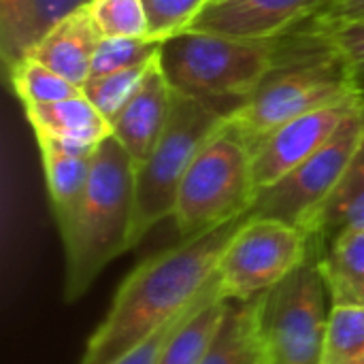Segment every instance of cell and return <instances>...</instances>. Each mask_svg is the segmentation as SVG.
I'll return each instance as SVG.
<instances>
[{"label":"cell","mask_w":364,"mask_h":364,"mask_svg":"<svg viewBox=\"0 0 364 364\" xmlns=\"http://www.w3.org/2000/svg\"><path fill=\"white\" fill-rule=\"evenodd\" d=\"M356 98L348 68L331 38L303 23L279 36L275 62L228 124L254 147L282 124Z\"/></svg>","instance_id":"7a4b0ae2"},{"label":"cell","mask_w":364,"mask_h":364,"mask_svg":"<svg viewBox=\"0 0 364 364\" xmlns=\"http://www.w3.org/2000/svg\"><path fill=\"white\" fill-rule=\"evenodd\" d=\"M360 107L363 102L358 98L335 102L303 113L260 139L252 147V173L256 192L271 188L299 164H303L309 156H314Z\"/></svg>","instance_id":"30bf717a"},{"label":"cell","mask_w":364,"mask_h":364,"mask_svg":"<svg viewBox=\"0 0 364 364\" xmlns=\"http://www.w3.org/2000/svg\"><path fill=\"white\" fill-rule=\"evenodd\" d=\"M354 21H364V0H326L322 9L305 23L316 30H328Z\"/></svg>","instance_id":"f1b7e54d"},{"label":"cell","mask_w":364,"mask_h":364,"mask_svg":"<svg viewBox=\"0 0 364 364\" xmlns=\"http://www.w3.org/2000/svg\"><path fill=\"white\" fill-rule=\"evenodd\" d=\"M147 13V36L166 41L183 30L198 17L211 0H143Z\"/></svg>","instance_id":"484cf974"},{"label":"cell","mask_w":364,"mask_h":364,"mask_svg":"<svg viewBox=\"0 0 364 364\" xmlns=\"http://www.w3.org/2000/svg\"><path fill=\"white\" fill-rule=\"evenodd\" d=\"M309 235L282 220L247 215L218 264L220 294L247 301L273 290L311 256Z\"/></svg>","instance_id":"ba28073f"},{"label":"cell","mask_w":364,"mask_h":364,"mask_svg":"<svg viewBox=\"0 0 364 364\" xmlns=\"http://www.w3.org/2000/svg\"><path fill=\"white\" fill-rule=\"evenodd\" d=\"M322 364H364V305H333Z\"/></svg>","instance_id":"7402d4cb"},{"label":"cell","mask_w":364,"mask_h":364,"mask_svg":"<svg viewBox=\"0 0 364 364\" xmlns=\"http://www.w3.org/2000/svg\"><path fill=\"white\" fill-rule=\"evenodd\" d=\"M224 124L226 117L215 109L173 92L166 126L149 158L136 166L132 247L162 220L173 218L179 186L188 168Z\"/></svg>","instance_id":"8992f818"},{"label":"cell","mask_w":364,"mask_h":364,"mask_svg":"<svg viewBox=\"0 0 364 364\" xmlns=\"http://www.w3.org/2000/svg\"><path fill=\"white\" fill-rule=\"evenodd\" d=\"M136 164L111 134L92 156L83 198L60 232L66 254L64 301L77 303L117 256L132 247Z\"/></svg>","instance_id":"3957f363"},{"label":"cell","mask_w":364,"mask_h":364,"mask_svg":"<svg viewBox=\"0 0 364 364\" xmlns=\"http://www.w3.org/2000/svg\"><path fill=\"white\" fill-rule=\"evenodd\" d=\"M364 139V105L356 109L335 136L284 179L256 192L250 215L273 218L303 228L331 196Z\"/></svg>","instance_id":"9c48e42d"},{"label":"cell","mask_w":364,"mask_h":364,"mask_svg":"<svg viewBox=\"0 0 364 364\" xmlns=\"http://www.w3.org/2000/svg\"><path fill=\"white\" fill-rule=\"evenodd\" d=\"M162 41L154 38H100L94 60L92 77H102L136 66H147L160 55Z\"/></svg>","instance_id":"cb8c5ba5"},{"label":"cell","mask_w":364,"mask_h":364,"mask_svg":"<svg viewBox=\"0 0 364 364\" xmlns=\"http://www.w3.org/2000/svg\"><path fill=\"white\" fill-rule=\"evenodd\" d=\"M85 11L100 38H149L143 0H92Z\"/></svg>","instance_id":"603a6c76"},{"label":"cell","mask_w":364,"mask_h":364,"mask_svg":"<svg viewBox=\"0 0 364 364\" xmlns=\"http://www.w3.org/2000/svg\"><path fill=\"white\" fill-rule=\"evenodd\" d=\"M254 198L252 147L226 119L198 151L179 186L173 211L179 241L247 215Z\"/></svg>","instance_id":"5b68a950"},{"label":"cell","mask_w":364,"mask_h":364,"mask_svg":"<svg viewBox=\"0 0 364 364\" xmlns=\"http://www.w3.org/2000/svg\"><path fill=\"white\" fill-rule=\"evenodd\" d=\"M303 230L309 235L316 254L341 232L364 230V139L343 177L320 209L305 222Z\"/></svg>","instance_id":"9a60e30c"},{"label":"cell","mask_w":364,"mask_h":364,"mask_svg":"<svg viewBox=\"0 0 364 364\" xmlns=\"http://www.w3.org/2000/svg\"><path fill=\"white\" fill-rule=\"evenodd\" d=\"M6 70H9L13 92L21 100L23 107L60 102V100L83 94L81 87H77L62 75L53 73L51 68L43 66L41 62H36L28 55L17 60Z\"/></svg>","instance_id":"ffe728a7"},{"label":"cell","mask_w":364,"mask_h":364,"mask_svg":"<svg viewBox=\"0 0 364 364\" xmlns=\"http://www.w3.org/2000/svg\"><path fill=\"white\" fill-rule=\"evenodd\" d=\"M226 305L228 299L220 294V282H215L211 292L173 331L158 364L203 363L224 320Z\"/></svg>","instance_id":"ac0fdd59"},{"label":"cell","mask_w":364,"mask_h":364,"mask_svg":"<svg viewBox=\"0 0 364 364\" xmlns=\"http://www.w3.org/2000/svg\"><path fill=\"white\" fill-rule=\"evenodd\" d=\"M32 0H0V45L6 43L23 23Z\"/></svg>","instance_id":"f546056e"},{"label":"cell","mask_w":364,"mask_h":364,"mask_svg":"<svg viewBox=\"0 0 364 364\" xmlns=\"http://www.w3.org/2000/svg\"><path fill=\"white\" fill-rule=\"evenodd\" d=\"M316 258L333 305H364V230L341 232Z\"/></svg>","instance_id":"d6986e66"},{"label":"cell","mask_w":364,"mask_h":364,"mask_svg":"<svg viewBox=\"0 0 364 364\" xmlns=\"http://www.w3.org/2000/svg\"><path fill=\"white\" fill-rule=\"evenodd\" d=\"M277 38H235L183 30L162 43L160 66L173 87L226 119L235 115L275 62Z\"/></svg>","instance_id":"277c9868"},{"label":"cell","mask_w":364,"mask_h":364,"mask_svg":"<svg viewBox=\"0 0 364 364\" xmlns=\"http://www.w3.org/2000/svg\"><path fill=\"white\" fill-rule=\"evenodd\" d=\"M41 149V162H43V173H45V183H47V194L51 203V211L58 224V230L62 232L81 198L90 179L92 171V156H70L64 154L62 149L53 147L47 141H36Z\"/></svg>","instance_id":"e0dca14e"},{"label":"cell","mask_w":364,"mask_h":364,"mask_svg":"<svg viewBox=\"0 0 364 364\" xmlns=\"http://www.w3.org/2000/svg\"><path fill=\"white\" fill-rule=\"evenodd\" d=\"M320 32H324L335 45V49L339 51L348 68L354 96L364 105V21L343 23V26H335V28L320 30Z\"/></svg>","instance_id":"4316f807"},{"label":"cell","mask_w":364,"mask_h":364,"mask_svg":"<svg viewBox=\"0 0 364 364\" xmlns=\"http://www.w3.org/2000/svg\"><path fill=\"white\" fill-rule=\"evenodd\" d=\"M90 2L92 0H32L30 11L23 23L19 26V30L6 43L0 45L6 68L13 66L17 60H21L30 51V47L36 41H41L58 21L85 9Z\"/></svg>","instance_id":"44dd1931"},{"label":"cell","mask_w":364,"mask_h":364,"mask_svg":"<svg viewBox=\"0 0 364 364\" xmlns=\"http://www.w3.org/2000/svg\"><path fill=\"white\" fill-rule=\"evenodd\" d=\"M23 111L36 141H47L70 156H92L113 134L109 119L85 94L60 102L23 107Z\"/></svg>","instance_id":"4fadbf2b"},{"label":"cell","mask_w":364,"mask_h":364,"mask_svg":"<svg viewBox=\"0 0 364 364\" xmlns=\"http://www.w3.org/2000/svg\"><path fill=\"white\" fill-rule=\"evenodd\" d=\"M247 215L143 260L117 288L79 364H113L181 316L215 277L224 250Z\"/></svg>","instance_id":"6da1fadb"},{"label":"cell","mask_w":364,"mask_h":364,"mask_svg":"<svg viewBox=\"0 0 364 364\" xmlns=\"http://www.w3.org/2000/svg\"><path fill=\"white\" fill-rule=\"evenodd\" d=\"M211 2H218V0H211Z\"/></svg>","instance_id":"4dcf8cb0"},{"label":"cell","mask_w":364,"mask_h":364,"mask_svg":"<svg viewBox=\"0 0 364 364\" xmlns=\"http://www.w3.org/2000/svg\"><path fill=\"white\" fill-rule=\"evenodd\" d=\"M326 0H218L188 30L235 38H277L311 19Z\"/></svg>","instance_id":"8fae6325"},{"label":"cell","mask_w":364,"mask_h":364,"mask_svg":"<svg viewBox=\"0 0 364 364\" xmlns=\"http://www.w3.org/2000/svg\"><path fill=\"white\" fill-rule=\"evenodd\" d=\"M147 66H136V68H128V70H119V73H111L102 77H92L83 85V94L109 119V124H113L119 111L136 92Z\"/></svg>","instance_id":"d4e9b609"},{"label":"cell","mask_w":364,"mask_h":364,"mask_svg":"<svg viewBox=\"0 0 364 364\" xmlns=\"http://www.w3.org/2000/svg\"><path fill=\"white\" fill-rule=\"evenodd\" d=\"M98 43L100 34L96 32L87 11L81 9L58 21L30 47L26 55L83 90L92 73V60Z\"/></svg>","instance_id":"5bb4252c"},{"label":"cell","mask_w":364,"mask_h":364,"mask_svg":"<svg viewBox=\"0 0 364 364\" xmlns=\"http://www.w3.org/2000/svg\"><path fill=\"white\" fill-rule=\"evenodd\" d=\"M333 301L311 256L264 294L262 339L269 364H322Z\"/></svg>","instance_id":"52a82bcc"},{"label":"cell","mask_w":364,"mask_h":364,"mask_svg":"<svg viewBox=\"0 0 364 364\" xmlns=\"http://www.w3.org/2000/svg\"><path fill=\"white\" fill-rule=\"evenodd\" d=\"M173 102V87L160 66V55L147 66L136 92L111 124L113 136L124 145L136 166L154 151Z\"/></svg>","instance_id":"7c38bea8"},{"label":"cell","mask_w":364,"mask_h":364,"mask_svg":"<svg viewBox=\"0 0 364 364\" xmlns=\"http://www.w3.org/2000/svg\"><path fill=\"white\" fill-rule=\"evenodd\" d=\"M215 282H218V273H215V277L209 282V286L205 288V292L181 314V316H177V318H173L171 322H166L162 328H158L156 333H151L145 341H141L136 348H132L128 354H124L119 360H115L113 364H158L160 363V356H162V352H164V346H166V341H168V337L173 335V331L183 322V318L211 292V288L215 286Z\"/></svg>","instance_id":"83f0119b"},{"label":"cell","mask_w":364,"mask_h":364,"mask_svg":"<svg viewBox=\"0 0 364 364\" xmlns=\"http://www.w3.org/2000/svg\"><path fill=\"white\" fill-rule=\"evenodd\" d=\"M264 294L228 301L218 335L200 364H269L262 339Z\"/></svg>","instance_id":"2e32d148"}]
</instances>
